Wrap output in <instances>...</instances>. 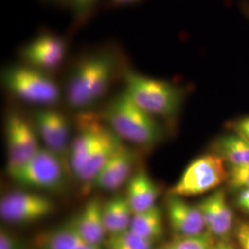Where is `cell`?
Returning a JSON list of instances; mask_svg holds the SVG:
<instances>
[{
  "label": "cell",
  "instance_id": "cell-23",
  "mask_svg": "<svg viewBox=\"0 0 249 249\" xmlns=\"http://www.w3.org/2000/svg\"><path fill=\"white\" fill-rule=\"evenodd\" d=\"M73 14V28L78 30L91 18L98 6L99 0H68Z\"/></svg>",
  "mask_w": 249,
  "mask_h": 249
},
{
  "label": "cell",
  "instance_id": "cell-8",
  "mask_svg": "<svg viewBox=\"0 0 249 249\" xmlns=\"http://www.w3.org/2000/svg\"><path fill=\"white\" fill-rule=\"evenodd\" d=\"M8 173L22 166L40 150L33 125L18 113L10 112L6 118Z\"/></svg>",
  "mask_w": 249,
  "mask_h": 249
},
{
  "label": "cell",
  "instance_id": "cell-9",
  "mask_svg": "<svg viewBox=\"0 0 249 249\" xmlns=\"http://www.w3.org/2000/svg\"><path fill=\"white\" fill-rule=\"evenodd\" d=\"M54 204L48 197L28 191H13L2 197L0 215L10 223H34L49 216Z\"/></svg>",
  "mask_w": 249,
  "mask_h": 249
},
{
  "label": "cell",
  "instance_id": "cell-26",
  "mask_svg": "<svg viewBox=\"0 0 249 249\" xmlns=\"http://www.w3.org/2000/svg\"><path fill=\"white\" fill-rule=\"evenodd\" d=\"M0 249H19L17 238L5 229L0 231Z\"/></svg>",
  "mask_w": 249,
  "mask_h": 249
},
{
  "label": "cell",
  "instance_id": "cell-29",
  "mask_svg": "<svg viewBox=\"0 0 249 249\" xmlns=\"http://www.w3.org/2000/svg\"><path fill=\"white\" fill-rule=\"evenodd\" d=\"M237 203L242 210L249 213V188H245L238 196Z\"/></svg>",
  "mask_w": 249,
  "mask_h": 249
},
{
  "label": "cell",
  "instance_id": "cell-20",
  "mask_svg": "<svg viewBox=\"0 0 249 249\" xmlns=\"http://www.w3.org/2000/svg\"><path fill=\"white\" fill-rule=\"evenodd\" d=\"M220 156L233 166L249 164V142L242 136L230 135L221 139L217 144Z\"/></svg>",
  "mask_w": 249,
  "mask_h": 249
},
{
  "label": "cell",
  "instance_id": "cell-13",
  "mask_svg": "<svg viewBox=\"0 0 249 249\" xmlns=\"http://www.w3.org/2000/svg\"><path fill=\"white\" fill-rule=\"evenodd\" d=\"M121 143V139L106 123L82 169L76 176L78 180L84 184H91Z\"/></svg>",
  "mask_w": 249,
  "mask_h": 249
},
{
  "label": "cell",
  "instance_id": "cell-3",
  "mask_svg": "<svg viewBox=\"0 0 249 249\" xmlns=\"http://www.w3.org/2000/svg\"><path fill=\"white\" fill-rule=\"evenodd\" d=\"M124 91L134 103L154 117L171 119L177 116L184 100V89L166 80L145 76L125 68Z\"/></svg>",
  "mask_w": 249,
  "mask_h": 249
},
{
  "label": "cell",
  "instance_id": "cell-5",
  "mask_svg": "<svg viewBox=\"0 0 249 249\" xmlns=\"http://www.w3.org/2000/svg\"><path fill=\"white\" fill-rule=\"evenodd\" d=\"M64 161L53 151L40 149L18 169L9 173V177L24 187L57 191L66 183Z\"/></svg>",
  "mask_w": 249,
  "mask_h": 249
},
{
  "label": "cell",
  "instance_id": "cell-17",
  "mask_svg": "<svg viewBox=\"0 0 249 249\" xmlns=\"http://www.w3.org/2000/svg\"><path fill=\"white\" fill-rule=\"evenodd\" d=\"M159 194V187L141 169L129 179L125 196L133 213H138L154 207Z\"/></svg>",
  "mask_w": 249,
  "mask_h": 249
},
{
  "label": "cell",
  "instance_id": "cell-6",
  "mask_svg": "<svg viewBox=\"0 0 249 249\" xmlns=\"http://www.w3.org/2000/svg\"><path fill=\"white\" fill-rule=\"evenodd\" d=\"M18 53L22 64L50 75L66 61L69 42L66 37L45 29L21 45Z\"/></svg>",
  "mask_w": 249,
  "mask_h": 249
},
{
  "label": "cell",
  "instance_id": "cell-12",
  "mask_svg": "<svg viewBox=\"0 0 249 249\" xmlns=\"http://www.w3.org/2000/svg\"><path fill=\"white\" fill-rule=\"evenodd\" d=\"M136 158V152L121 143L99 172L91 185L104 190L118 189L130 179Z\"/></svg>",
  "mask_w": 249,
  "mask_h": 249
},
{
  "label": "cell",
  "instance_id": "cell-10",
  "mask_svg": "<svg viewBox=\"0 0 249 249\" xmlns=\"http://www.w3.org/2000/svg\"><path fill=\"white\" fill-rule=\"evenodd\" d=\"M34 121L36 130L41 136L46 148L66 163L70 139V123L68 118L61 112L41 108L34 112Z\"/></svg>",
  "mask_w": 249,
  "mask_h": 249
},
{
  "label": "cell",
  "instance_id": "cell-31",
  "mask_svg": "<svg viewBox=\"0 0 249 249\" xmlns=\"http://www.w3.org/2000/svg\"><path fill=\"white\" fill-rule=\"evenodd\" d=\"M43 1H45L48 4L53 5V6L69 8V1L68 0H43Z\"/></svg>",
  "mask_w": 249,
  "mask_h": 249
},
{
  "label": "cell",
  "instance_id": "cell-15",
  "mask_svg": "<svg viewBox=\"0 0 249 249\" xmlns=\"http://www.w3.org/2000/svg\"><path fill=\"white\" fill-rule=\"evenodd\" d=\"M197 207L203 215L206 227L213 234L224 236L231 231L232 213L223 189L207 196Z\"/></svg>",
  "mask_w": 249,
  "mask_h": 249
},
{
  "label": "cell",
  "instance_id": "cell-16",
  "mask_svg": "<svg viewBox=\"0 0 249 249\" xmlns=\"http://www.w3.org/2000/svg\"><path fill=\"white\" fill-rule=\"evenodd\" d=\"M71 223L83 240L101 245L105 240L107 229L103 218V203L98 198H91Z\"/></svg>",
  "mask_w": 249,
  "mask_h": 249
},
{
  "label": "cell",
  "instance_id": "cell-32",
  "mask_svg": "<svg viewBox=\"0 0 249 249\" xmlns=\"http://www.w3.org/2000/svg\"><path fill=\"white\" fill-rule=\"evenodd\" d=\"M213 249H237L234 248L230 243H227L225 241H220L217 244L214 245Z\"/></svg>",
  "mask_w": 249,
  "mask_h": 249
},
{
  "label": "cell",
  "instance_id": "cell-14",
  "mask_svg": "<svg viewBox=\"0 0 249 249\" xmlns=\"http://www.w3.org/2000/svg\"><path fill=\"white\" fill-rule=\"evenodd\" d=\"M167 213L173 230L180 236L201 234L206 227L199 208L188 204L181 196L168 197Z\"/></svg>",
  "mask_w": 249,
  "mask_h": 249
},
{
  "label": "cell",
  "instance_id": "cell-30",
  "mask_svg": "<svg viewBox=\"0 0 249 249\" xmlns=\"http://www.w3.org/2000/svg\"><path fill=\"white\" fill-rule=\"evenodd\" d=\"M142 0H108L107 2V6L108 8H118V7L132 5Z\"/></svg>",
  "mask_w": 249,
  "mask_h": 249
},
{
  "label": "cell",
  "instance_id": "cell-21",
  "mask_svg": "<svg viewBox=\"0 0 249 249\" xmlns=\"http://www.w3.org/2000/svg\"><path fill=\"white\" fill-rule=\"evenodd\" d=\"M86 242L81 238L71 223H67L45 235L41 243L42 249H77Z\"/></svg>",
  "mask_w": 249,
  "mask_h": 249
},
{
  "label": "cell",
  "instance_id": "cell-19",
  "mask_svg": "<svg viewBox=\"0 0 249 249\" xmlns=\"http://www.w3.org/2000/svg\"><path fill=\"white\" fill-rule=\"evenodd\" d=\"M129 230L145 240L153 241L160 238L162 233V216L158 206L142 213H134Z\"/></svg>",
  "mask_w": 249,
  "mask_h": 249
},
{
  "label": "cell",
  "instance_id": "cell-18",
  "mask_svg": "<svg viewBox=\"0 0 249 249\" xmlns=\"http://www.w3.org/2000/svg\"><path fill=\"white\" fill-rule=\"evenodd\" d=\"M133 214L126 196H114L103 204L104 223L110 234L128 230Z\"/></svg>",
  "mask_w": 249,
  "mask_h": 249
},
{
  "label": "cell",
  "instance_id": "cell-7",
  "mask_svg": "<svg viewBox=\"0 0 249 249\" xmlns=\"http://www.w3.org/2000/svg\"><path fill=\"white\" fill-rule=\"evenodd\" d=\"M227 178L223 159L220 155H205L192 161L178 183L171 188L170 196H196L219 186Z\"/></svg>",
  "mask_w": 249,
  "mask_h": 249
},
{
  "label": "cell",
  "instance_id": "cell-2",
  "mask_svg": "<svg viewBox=\"0 0 249 249\" xmlns=\"http://www.w3.org/2000/svg\"><path fill=\"white\" fill-rule=\"evenodd\" d=\"M101 116L121 140L136 145L151 146L161 138L155 117L138 107L124 90L107 104Z\"/></svg>",
  "mask_w": 249,
  "mask_h": 249
},
{
  "label": "cell",
  "instance_id": "cell-34",
  "mask_svg": "<svg viewBox=\"0 0 249 249\" xmlns=\"http://www.w3.org/2000/svg\"><path fill=\"white\" fill-rule=\"evenodd\" d=\"M172 249V248H171V247H170V246H167V247H165V248H164V249Z\"/></svg>",
  "mask_w": 249,
  "mask_h": 249
},
{
  "label": "cell",
  "instance_id": "cell-1",
  "mask_svg": "<svg viewBox=\"0 0 249 249\" xmlns=\"http://www.w3.org/2000/svg\"><path fill=\"white\" fill-rule=\"evenodd\" d=\"M122 53L115 44L100 45L81 52L66 80L64 93L68 105L84 112L98 104L116 75L126 68Z\"/></svg>",
  "mask_w": 249,
  "mask_h": 249
},
{
  "label": "cell",
  "instance_id": "cell-24",
  "mask_svg": "<svg viewBox=\"0 0 249 249\" xmlns=\"http://www.w3.org/2000/svg\"><path fill=\"white\" fill-rule=\"evenodd\" d=\"M169 246L173 249H213L214 247L210 237L203 233L192 236H180Z\"/></svg>",
  "mask_w": 249,
  "mask_h": 249
},
{
  "label": "cell",
  "instance_id": "cell-28",
  "mask_svg": "<svg viewBox=\"0 0 249 249\" xmlns=\"http://www.w3.org/2000/svg\"><path fill=\"white\" fill-rule=\"evenodd\" d=\"M236 128L241 136L249 142V116L242 118L236 124Z\"/></svg>",
  "mask_w": 249,
  "mask_h": 249
},
{
  "label": "cell",
  "instance_id": "cell-33",
  "mask_svg": "<svg viewBox=\"0 0 249 249\" xmlns=\"http://www.w3.org/2000/svg\"><path fill=\"white\" fill-rule=\"evenodd\" d=\"M77 249H102L101 245H94V244H89L88 242H83L80 247Z\"/></svg>",
  "mask_w": 249,
  "mask_h": 249
},
{
  "label": "cell",
  "instance_id": "cell-4",
  "mask_svg": "<svg viewBox=\"0 0 249 249\" xmlns=\"http://www.w3.org/2000/svg\"><path fill=\"white\" fill-rule=\"evenodd\" d=\"M1 80L7 90L24 102L53 106L61 98V91L51 76L24 64L6 67Z\"/></svg>",
  "mask_w": 249,
  "mask_h": 249
},
{
  "label": "cell",
  "instance_id": "cell-11",
  "mask_svg": "<svg viewBox=\"0 0 249 249\" xmlns=\"http://www.w3.org/2000/svg\"><path fill=\"white\" fill-rule=\"evenodd\" d=\"M77 125L78 133L71 144L69 155L70 167L75 176L82 169L106 122L101 115L84 111L77 117Z\"/></svg>",
  "mask_w": 249,
  "mask_h": 249
},
{
  "label": "cell",
  "instance_id": "cell-25",
  "mask_svg": "<svg viewBox=\"0 0 249 249\" xmlns=\"http://www.w3.org/2000/svg\"><path fill=\"white\" fill-rule=\"evenodd\" d=\"M229 184L233 188H249V164L232 166L229 173Z\"/></svg>",
  "mask_w": 249,
  "mask_h": 249
},
{
  "label": "cell",
  "instance_id": "cell-27",
  "mask_svg": "<svg viewBox=\"0 0 249 249\" xmlns=\"http://www.w3.org/2000/svg\"><path fill=\"white\" fill-rule=\"evenodd\" d=\"M237 238L243 249H249V224H241L237 230Z\"/></svg>",
  "mask_w": 249,
  "mask_h": 249
},
{
  "label": "cell",
  "instance_id": "cell-22",
  "mask_svg": "<svg viewBox=\"0 0 249 249\" xmlns=\"http://www.w3.org/2000/svg\"><path fill=\"white\" fill-rule=\"evenodd\" d=\"M152 243L135 234L129 229L111 234L108 240V249H151Z\"/></svg>",
  "mask_w": 249,
  "mask_h": 249
}]
</instances>
